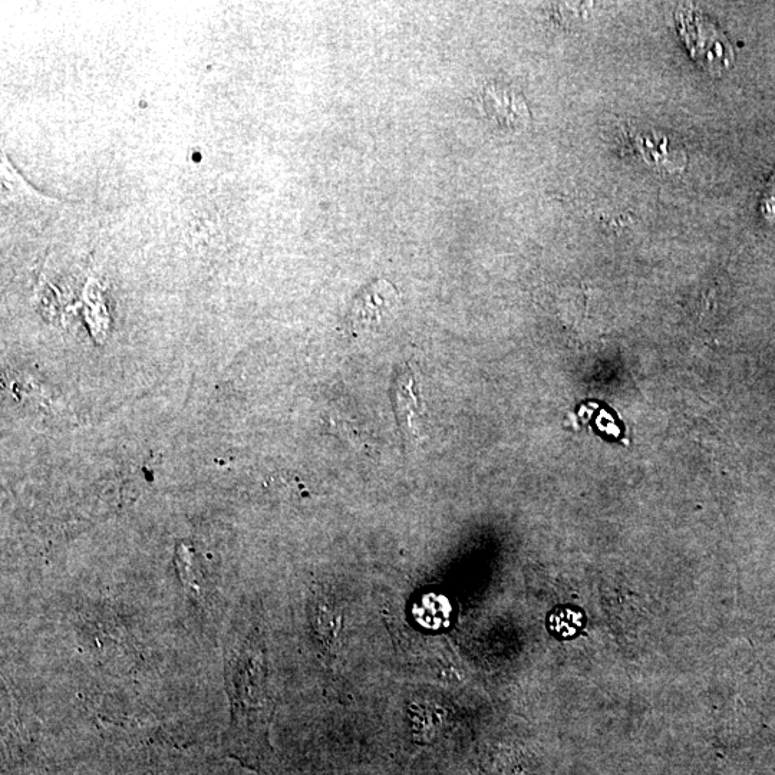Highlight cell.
Wrapping results in <instances>:
<instances>
[{"label": "cell", "instance_id": "277c9868", "mask_svg": "<svg viewBox=\"0 0 775 775\" xmlns=\"http://www.w3.org/2000/svg\"><path fill=\"white\" fill-rule=\"evenodd\" d=\"M550 632L560 639H569L576 636L585 626V615L579 609L565 608L554 609L547 620Z\"/></svg>", "mask_w": 775, "mask_h": 775}, {"label": "cell", "instance_id": "7a4b0ae2", "mask_svg": "<svg viewBox=\"0 0 775 775\" xmlns=\"http://www.w3.org/2000/svg\"><path fill=\"white\" fill-rule=\"evenodd\" d=\"M389 395H391L392 408H394L399 434L404 444L410 448L420 447L427 435L425 432L427 412L411 368L404 366L399 369L392 381Z\"/></svg>", "mask_w": 775, "mask_h": 775}, {"label": "cell", "instance_id": "3957f363", "mask_svg": "<svg viewBox=\"0 0 775 775\" xmlns=\"http://www.w3.org/2000/svg\"><path fill=\"white\" fill-rule=\"evenodd\" d=\"M399 303L397 289L387 282L378 280L362 290L355 299L348 316V325L352 333L372 331L387 321Z\"/></svg>", "mask_w": 775, "mask_h": 775}, {"label": "cell", "instance_id": "6da1fadb", "mask_svg": "<svg viewBox=\"0 0 775 775\" xmlns=\"http://www.w3.org/2000/svg\"><path fill=\"white\" fill-rule=\"evenodd\" d=\"M679 32L691 55L707 71L721 74L734 62V49L720 29L704 13L682 9L678 13Z\"/></svg>", "mask_w": 775, "mask_h": 775}, {"label": "cell", "instance_id": "5b68a950", "mask_svg": "<svg viewBox=\"0 0 775 775\" xmlns=\"http://www.w3.org/2000/svg\"><path fill=\"white\" fill-rule=\"evenodd\" d=\"M761 210L768 222H775V171L765 189Z\"/></svg>", "mask_w": 775, "mask_h": 775}]
</instances>
